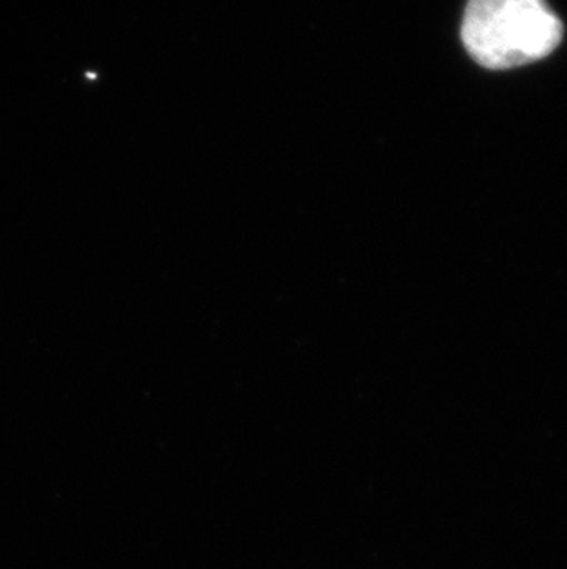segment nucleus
I'll use <instances>...</instances> for the list:
<instances>
[{"label": "nucleus", "instance_id": "obj_1", "mask_svg": "<svg viewBox=\"0 0 567 569\" xmlns=\"http://www.w3.org/2000/svg\"><path fill=\"white\" fill-rule=\"evenodd\" d=\"M563 36V21L546 0H470L460 30L468 54L493 70L544 60Z\"/></svg>", "mask_w": 567, "mask_h": 569}]
</instances>
